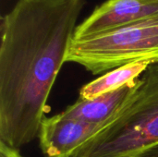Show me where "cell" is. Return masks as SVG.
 <instances>
[{
	"label": "cell",
	"mask_w": 158,
	"mask_h": 157,
	"mask_svg": "<svg viewBox=\"0 0 158 157\" xmlns=\"http://www.w3.org/2000/svg\"><path fill=\"white\" fill-rule=\"evenodd\" d=\"M153 60L158 63V15L99 34L73 39L66 62L98 75L124 65Z\"/></svg>",
	"instance_id": "cell-3"
},
{
	"label": "cell",
	"mask_w": 158,
	"mask_h": 157,
	"mask_svg": "<svg viewBox=\"0 0 158 157\" xmlns=\"http://www.w3.org/2000/svg\"><path fill=\"white\" fill-rule=\"evenodd\" d=\"M135 157H158V143L146 149Z\"/></svg>",
	"instance_id": "cell-9"
},
{
	"label": "cell",
	"mask_w": 158,
	"mask_h": 157,
	"mask_svg": "<svg viewBox=\"0 0 158 157\" xmlns=\"http://www.w3.org/2000/svg\"><path fill=\"white\" fill-rule=\"evenodd\" d=\"M157 64L153 60H140L110 70L108 73L83 85L80 90L81 99H92L115 91L139 79L150 66Z\"/></svg>",
	"instance_id": "cell-7"
},
{
	"label": "cell",
	"mask_w": 158,
	"mask_h": 157,
	"mask_svg": "<svg viewBox=\"0 0 158 157\" xmlns=\"http://www.w3.org/2000/svg\"><path fill=\"white\" fill-rule=\"evenodd\" d=\"M107 125L67 118L60 113L44 117L38 133L41 151L44 157H73L81 146Z\"/></svg>",
	"instance_id": "cell-4"
},
{
	"label": "cell",
	"mask_w": 158,
	"mask_h": 157,
	"mask_svg": "<svg viewBox=\"0 0 158 157\" xmlns=\"http://www.w3.org/2000/svg\"><path fill=\"white\" fill-rule=\"evenodd\" d=\"M0 157H23L18 149L10 147L3 142H0Z\"/></svg>",
	"instance_id": "cell-8"
},
{
	"label": "cell",
	"mask_w": 158,
	"mask_h": 157,
	"mask_svg": "<svg viewBox=\"0 0 158 157\" xmlns=\"http://www.w3.org/2000/svg\"><path fill=\"white\" fill-rule=\"evenodd\" d=\"M140 78L130 81L123 87L92 99L79 98L60 114L71 119L86 123L110 124L137 91Z\"/></svg>",
	"instance_id": "cell-6"
},
{
	"label": "cell",
	"mask_w": 158,
	"mask_h": 157,
	"mask_svg": "<svg viewBox=\"0 0 158 157\" xmlns=\"http://www.w3.org/2000/svg\"><path fill=\"white\" fill-rule=\"evenodd\" d=\"M85 0H18L1 19L0 142L19 149L39 133Z\"/></svg>",
	"instance_id": "cell-1"
},
{
	"label": "cell",
	"mask_w": 158,
	"mask_h": 157,
	"mask_svg": "<svg viewBox=\"0 0 158 157\" xmlns=\"http://www.w3.org/2000/svg\"><path fill=\"white\" fill-rule=\"evenodd\" d=\"M158 15V0H107L78 25L75 39L127 26Z\"/></svg>",
	"instance_id": "cell-5"
},
{
	"label": "cell",
	"mask_w": 158,
	"mask_h": 157,
	"mask_svg": "<svg viewBox=\"0 0 158 157\" xmlns=\"http://www.w3.org/2000/svg\"><path fill=\"white\" fill-rule=\"evenodd\" d=\"M116 118L81 146L73 157H135L158 143V63Z\"/></svg>",
	"instance_id": "cell-2"
}]
</instances>
